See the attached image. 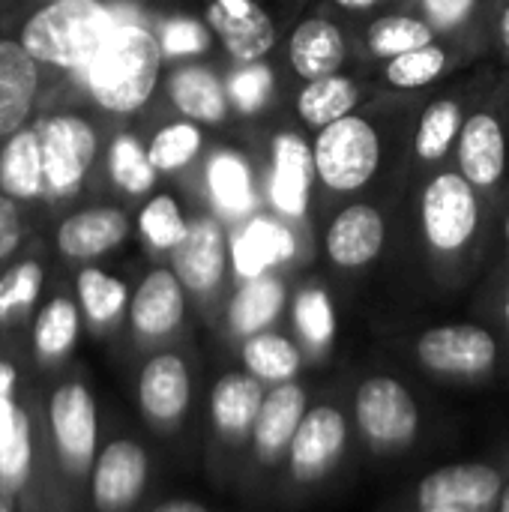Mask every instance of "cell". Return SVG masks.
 <instances>
[{"instance_id": "obj_42", "label": "cell", "mask_w": 509, "mask_h": 512, "mask_svg": "<svg viewBox=\"0 0 509 512\" xmlns=\"http://www.w3.org/2000/svg\"><path fill=\"white\" fill-rule=\"evenodd\" d=\"M39 207L21 204L18 198L0 192V267H9L24 255L33 231V216Z\"/></svg>"}, {"instance_id": "obj_48", "label": "cell", "mask_w": 509, "mask_h": 512, "mask_svg": "<svg viewBox=\"0 0 509 512\" xmlns=\"http://www.w3.org/2000/svg\"><path fill=\"white\" fill-rule=\"evenodd\" d=\"M30 6H27V0H0V21H6V18H15V12H27Z\"/></svg>"}, {"instance_id": "obj_36", "label": "cell", "mask_w": 509, "mask_h": 512, "mask_svg": "<svg viewBox=\"0 0 509 512\" xmlns=\"http://www.w3.org/2000/svg\"><path fill=\"white\" fill-rule=\"evenodd\" d=\"M81 333V306L63 294L51 297L33 321V348L42 360H63Z\"/></svg>"}, {"instance_id": "obj_20", "label": "cell", "mask_w": 509, "mask_h": 512, "mask_svg": "<svg viewBox=\"0 0 509 512\" xmlns=\"http://www.w3.org/2000/svg\"><path fill=\"white\" fill-rule=\"evenodd\" d=\"M387 243V222L372 204H351L339 210L324 234V252L339 270L369 267Z\"/></svg>"}, {"instance_id": "obj_24", "label": "cell", "mask_w": 509, "mask_h": 512, "mask_svg": "<svg viewBox=\"0 0 509 512\" xmlns=\"http://www.w3.org/2000/svg\"><path fill=\"white\" fill-rule=\"evenodd\" d=\"M0 192L18 198L21 204L45 207V159L36 120L6 141H0Z\"/></svg>"}, {"instance_id": "obj_38", "label": "cell", "mask_w": 509, "mask_h": 512, "mask_svg": "<svg viewBox=\"0 0 509 512\" xmlns=\"http://www.w3.org/2000/svg\"><path fill=\"white\" fill-rule=\"evenodd\" d=\"M45 285V267L36 255L24 252L9 267L0 270V324H9L15 315L30 312L39 303Z\"/></svg>"}, {"instance_id": "obj_47", "label": "cell", "mask_w": 509, "mask_h": 512, "mask_svg": "<svg viewBox=\"0 0 509 512\" xmlns=\"http://www.w3.org/2000/svg\"><path fill=\"white\" fill-rule=\"evenodd\" d=\"M153 512H210L204 504H198V501H165V504H159Z\"/></svg>"}, {"instance_id": "obj_18", "label": "cell", "mask_w": 509, "mask_h": 512, "mask_svg": "<svg viewBox=\"0 0 509 512\" xmlns=\"http://www.w3.org/2000/svg\"><path fill=\"white\" fill-rule=\"evenodd\" d=\"M141 414L156 426H174L192 405V372L174 351L153 354L138 375Z\"/></svg>"}, {"instance_id": "obj_9", "label": "cell", "mask_w": 509, "mask_h": 512, "mask_svg": "<svg viewBox=\"0 0 509 512\" xmlns=\"http://www.w3.org/2000/svg\"><path fill=\"white\" fill-rule=\"evenodd\" d=\"M48 78L15 33L0 30V141L30 126L45 108Z\"/></svg>"}, {"instance_id": "obj_23", "label": "cell", "mask_w": 509, "mask_h": 512, "mask_svg": "<svg viewBox=\"0 0 509 512\" xmlns=\"http://www.w3.org/2000/svg\"><path fill=\"white\" fill-rule=\"evenodd\" d=\"M165 93L183 120H192L198 126H219L228 120V108H231L228 84L210 66L201 63L177 66L165 81Z\"/></svg>"}, {"instance_id": "obj_25", "label": "cell", "mask_w": 509, "mask_h": 512, "mask_svg": "<svg viewBox=\"0 0 509 512\" xmlns=\"http://www.w3.org/2000/svg\"><path fill=\"white\" fill-rule=\"evenodd\" d=\"M288 60L303 81L333 75L348 60V39L330 18H306L288 39Z\"/></svg>"}, {"instance_id": "obj_3", "label": "cell", "mask_w": 509, "mask_h": 512, "mask_svg": "<svg viewBox=\"0 0 509 512\" xmlns=\"http://www.w3.org/2000/svg\"><path fill=\"white\" fill-rule=\"evenodd\" d=\"M45 159V207L57 210L84 195L90 177L105 156L99 126L90 114L57 105L36 117Z\"/></svg>"}, {"instance_id": "obj_15", "label": "cell", "mask_w": 509, "mask_h": 512, "mask_svg": "<svg viewBox=\"0 0 509 512\" xmlns=\"http://www.w3.org/2000/svg\"><path fill=\"white\" fill-rule=\"evenodd\" d=\"M318 177L315 150L300 132H279L270 150V204L285 219H303L309 213L312 180Z\"/></svg>"}, {"instance_id": "obj_16", "label": "cell", "mask_w": 509, "mask_h": 512, "mask_svg": "<svg viewBox=\"0 0 509 512\" xmlns=\"http://www.w3.org/2000/svg\"><path fill=\"white\" fill-rule=\"evenodd\" d=\"M150 477V459L141 444L135 441H111L93 462V504L99 512H123L129 510Z\"/></svg>"}, {"instance_id": "obj_17", "label": "cell", "mask_w": 509, "mask_h": 512, "mask_svg": "<svg viewBox=\"0 0 509 512\" xmlns=\"http://www.w3.org/2000/svg\"><path fill=\"white\" fill-rule=\"evenodd\" d=\"M186 288L171 267H153L129 300V327L135 336L156 342L171 336L186 318Z\"/></svg>"}, {"instance_id": "obj_33", "label": "cell", "mask_w": 509, "mask_h": 512, "mask_svg": "<svg viewBox=\"0 0 509 512\" xmlns=\"http://www.w3.org/2000/svg\"><path fill=\"white\" fill-rule=\"evenodd\" d=\"M75 300L81 306V315L93 327H108L123 312H129L132 294L123 279L105 273L102 267L84 264L75 276Z\"/></svg>"}, {"instance_id": "obj_52", "label": "cell", "mask_w": 509, "mask_h": 512, "mask_svg": "<svg viewBox=\"0 0 509 512\" xmlns=\"http://www.w3.org/2000/svg\"><path fill=\"white\" fill-rule=\"evenodd\" d=\"M414 512H459V510H450V507H417Z\"/></svg>"}, {"instance_id": "obj_51", "label": "cell", "mask_w": 509, "mask_h": 512, "mask_svg": "<svg viewBox=\"0 0 509 512\" xmlns=\"http://www.w3.org/2000/svg\"><path fill=\"white\" fill-rule=\"evenodd\" d=\"M495 512H509V483L504 486V495H501V501H498V510Z\"/></svg>"}, {"instance_id": "obj_21", "label": "cell", "mask_w": 509, "mask_h": 512, "mask_svg": "<svg viewBox=\"0 0 509 512\" xmlns=\"http://www.w3.org/2000/svg\"><path fill=\"white\" fill-rule=\"evenodd\" d=\"M309 411V390L297 381H285L267 390L264 405L258 411L249 447L252 456L258 459V465L270 468L279 462V456L288 453L291 438L297 432V426L303 423Z\"/></svg>"}, {"instance_id": "obj_14", "label": "cell", "mask_w": 509, "mask_h": 512, "mask_svg": "<svg viewBox=\"0 0 509 512\" xmlns=\"http://www.w3.org/2000/svg\"><path fill=\"white\" fill-rule=\"evenodd\" d=\"M51 438L57 456L66 462L69 471L81 474L96 462V438H99V417L90 390L78 381L63 384L51 396L48 408Z\"/></svg>"}, {"instance_id": "obj_10", "label": "cell", "mask_w": 509, "mask_h": 512, "mask_svg": "<svg viewBox=\"0 0 509 512\" xmlns=\"http://www.w3.org/2000/svg\"><path fill=\"white\" fill-rule=\"evenodd\" d=\"M132 234V219L117 204H87L54 222V249L63 261L90 264L120 249Z\"/></svg>"}, {"instance_id": "obj_50", "label": "cell", "mask_w": 509, "mask_h": 512, "mask_svg": "<svg viewBox=\"0 0 509 512\" xmlns=\"http://www.w3.org/2000/svg\"><path fill=\"white\" fill-rule=\"evenodd\" d=\"M9 390H12V369L9 366H0V399L9 396Z\"/></svg>"}, {"instance_id": "obj_34", "label": "cell", "mask_w": 509, "mask_h": 512, "mask_svg": "<svg viewBox=\"0 0 509 512\" xmlns=\"http://www.w3.org/2000/svg\"><path fill=\"white\" fill-rule=\"evenodd\" d=\"M438 30L423 18L411 12H390L369 24L366 30V51L378 60H393L399 54H408L414 48L438 42Z\"/></svg>"}, {"instance_id": "obj_12", "label": "cell", "mask_w": 509, "mask_h": 512, "mask_svg": "<svg viewBox=\"0 0 509 512\" xmlns=\"http://www.w3.org/2000/svg\"><path fill=\"white\" fill-rule=\"evenodd\" d=\"M231 264V243L216 216L189 219L186 237L171 252V270L195 297H210L222 288Z\"/></svg>"}, {"instance_id": "obj_13", "label": "cell", "mask_w": 509, "mask_h": 512, "mask_svg": "<svg viewBox=\"0 0 509 512\" xmlns=\"http://www.w3.org/2000/svg\"><path fill=\"white\" fill-rule=\"evenodd\" d=\"M456 162L477 192L501 189L509 171V135L495 108H477L468 114L456 144Z\"/></svg>"}, {"instance_id": "obj_30", "label": "cell", "mask_w": 509, "mask_h": 512, "mask_svg": "<svg viewBox=\"0 0 509 512\" xmlns=\"http://www.w3.org/2000/svg\"><path fill=\"white\" fill-rule=\"evenodd\" d=\"M240 360H243V372L255 375L258 381H264L270 387L297 381V375L303 369L300 345L276 330L246 336L243 348H240Z\"/></svg>"}, {"instance_id": "obj_41", "label": "cell", "mask_w": 509, "mask_h": 512, "mask_svg": "<svg viewBox=\"0 0 509 512\" xmlns=\"http://www.w3.org/2000/svg\"><path fill=\"white\" fill-rule=\"evenodd\" d=\"M294 324H297L300 336L315 348H324V345L333 342V336H336V312H333V303H330L324 288L306 285L294 297Z\"/></svg>"}, {"instance_id": "obj_40", "label": "cell", "mask_w": 509, "mask_h": 512, "mask_svg": "<svg viewBox=\"0 0 509 512\" xmlns=\"http://www.w3.org/2000/svg\"><path fill=\"white\" fill-rule=\"evenodd\" d=\"M138 231H141L147 246H153L156 252H168L171 255L174 246L186 237L189 219L183 216V210H180L174 195L156 192L138 210Z\"/></svg>"}, {"instance_id": "obj_32", "label": "cell", "mask_w": 509, "mask_h": 512, "mask_svg": "<svg viewBox=\"0 0 509 512\" xmlns=\"http://www.w3.org/2000/svg\"><path fill=\"white\" fill-rule=\"evenodd\" d=\"M210 198L225 216H246L255 207V180L249 162L234 150H216L207 165Z\"/></svg>"}, {"instance_id": "obj_26", "label": "cell", "mask_w": 509, "mask_h": 512, "mask_svg": "<svg viewBox=\"0 0 509 512\" xmlns=\"http://www.w3.org/2000/svg\"><path fill=\"white\" fill-rule=\"evenodd\" d=\"M294 255L291 231L267 216H252L231 243V264L240 279H255L270 273V267Z\"/></svg>"}, {"instance_id": "obj_6", "label": "cell", "mask_w": 509, "mask_h": 512, "mask_svg": "<svg viewBox=\"0 0 509 512\" xmlns=\"http://www.w3.org/2000/svg\"><path fill=\"white\" fill-rule=\"evenodd\" d=\"M480 192L462 171L435 174L420 195V225L432 255H462L480 231Z\"/></svg>"}, {"instance_id": "obj_5", "label": "cell", "mask_w": 509, "mask_h": 512, "mask_svg": "<svg viewBox=\"0 0 509 512\" xmlns=\"http://www.w3.org/2000/svg\"><path fill=\"white\" fill-rule=\"evenodd\" d=\"M315 168L318 180L339 195L369 186L381 168L384 144L372 120L363 114H348L315 135Z\"/></svg>"}, {"instance_id": "obj_31", "label": "cell", "mask_w": 509, "mask_h": 512, "mask_svg": "<svg viewBox=\"0 0 509 512\" xmlns=\"http://www.w3.org/2000/svg\"><path fill=\"white\" fill-rule=\"evenodd\" d=\"M468 114H465V102L459 96H441L432 99L420 120H417V132H414V153L420 162H438L444 159L462 135Z\"/></svg>"}, {"instance_id": "obj_46", "label": "cell", "mask_w": 509, "mask_h": 512, "mask_svg": "<svg viewBox=\"0 0 509 512\" xmlns=\"http://www.w3.org/2000/svg\"><path fill=\"white\" fill-rule=\"evenodd\" d=\"M495 36H498L501 48L509 54V0L495 3Z\"/></svg>"}, {"instance_id": "obj_49", "label": "cell", "mask_w": 509, "mask_h": 512, "mask_svg": "<svg viewBox=\"0 0 509 512\" xmlns=\"http://www.w3.org/2000/svg\"><path fill=\"white\" fill-rule=\"evenodd\" d=\"M336 6H342V9H348V12H363V9H372V6H378L381 0H333Z\"/></svg>"}, {"instance_id": "obj_39", "label": "cell", "mask_w": 509, "mask_h": 512, "mask_svg": "<svg viewBox=\"0 0 509 512\" xmlns=\"http://www.w3.org/2000/svg\"><path fill=\"white\" fill-rule=\"evenodd\" d=\"M201 144H204V132H201L198 123H192V120H174V123L159 126L150 135L147 156H150L153 168L162 177V174L183 171L201 153Z\"/></svg>"}, {"instance_id": "obj_44", "label": "cell", "mask_w": 509, "mask_h": 512, "mask_svg": "<svg viewBox=\"0 0 509 512\" xmlns=\"http://www.w3.org/2000/svg\"><path fill=\"white\" fill-rule=\"evenodd\" d=\"M423 18L438 30V36H462L474 27L483 0H420Z\"/></svg>"}, {"instance_id": "obj_7", "label": "cell", "mask_w": 509, "mask_h": 512, "mask_svg": "<svg viewBox=\"0 0 509 512\" xmlns=\"http://www.w3.org/2000/svg\"><path fill=\"white\" fill-rule=\"evenodd\" d=\"M414 354L423 369L441 378H483L498 366L501 345L480 324H438L420 333Z\"/></svg>"}, {"instance_id": "obj_28", "label": "cell", "mask_w": 509, "mask_h": 512, "mask_svg": "<svg viewBox=\"0 0 509 512\" xmlns=\"http://www.w3.org/2000/svg\"><path fill=\"white\" fill-rule=\"evenodd\" d=\"M102 159H105V174L114 189H120L129 198H150V192L159 180V171L153 168V162L147 156V144L135 132L120 129L108 141Z\"/></svg>"}, {"instance_id": "obj_1", "label": "cell", "mask_w": 509, "mask_h": 512, "mask_svg": "<svg viewBox=\"0 0 509 512\" xmlns=\"http://www.w3.org/2000/svg\"><path fill=\"white\" fill-rule=\"evenodd\" d=\"M120 18L123 15L108 0H42L18 18L15 36L39 60L48 78L45 108L60 87L75 84Z\"/></svg>"}, {"instance_id": "obj_43", "label": "cell", "mask_w": 509, "mask_h": 512, "mask_svg": "<svg viewBox=\"0 0 509 512\" xmlns=\"http://www.w3.org/2000/svg\"><path fill=\"white\" fill-rule=\"evenodd\" d=\"M273 93V69L261 60L243 63L231 78H228V99L234 108L243 114H255L264 108V102Z\"/></svg>"}, {"instance_id": "obj_2", "label": "cell", "mask_w": 509, "mask_h": 512, "mask_svg": "<svg viewBox=\"0 0 509 512\" xmlns=\"http://www.w3.org/2000/svg\"><path fill=\"white\" fill-rule=\"evenodd\" d=\"M162 63L165 51L159 33L123 15L90 66L75 78L72 90L108 117H129L153 99Z\"/></svg>"}, {"instance_id": "obj_35", "label": "cell", "mask_w": 509, "mask_h": 512, "mask_svg": "<svg viewBox=\"0 0 509 512\" xmlns=\"http://www.w3.org/2000/svg\"><path fill=\"white\" fill-rule=\"evenodd\" d=\"M33 465V441L30 420L21 405L9 396L0 399V483L6 489L24 486Z\"/></svg>"}, {"instance_id": "obj_4", "label": "cell", "mask_w": 509, "mask_h": 512, "mask_svg": "<svg viewBox=\"0 0 509 512\" xmlns=\"http://www.w3.org/2000/svg\"><path fill=\"white\" fill-rule=\"evenodd\" d=\"M420 405L393 375H369L354 390V426L369 450L387 456L408 450L420 435Z\"/></svg>"}, {"instance_id": "obj_11", "label": "cell", "mask_w": 509, "mask_h": 512, "mask_svg": "<svg viewBox=\"0 0 509 512\" xmlns=\"http://www.w3.org/2000/svg\"><path fill=\"white\" fill-rule=\"evenodd\" d=\"M504 474L489 462H456L435 468L417 483V507H450L459 512H495L504 495Z\"/></svg>"}, {"instance_id": "obj_54", "label": "cell", "mask_w": 509, "mask_h": 512, "mask_svg": "<svg viewBox=\"0 0 509 512\" xmlns=\"http://www.w3.org/2000/svg\"><path fill=\"white\" fill-rule=\"evenodd\" d=\"M0 512H12V504H9V498L0 492Z\"/></svg>"}, {"instance_id": "obj_53", "label": "cell", "mask_w": 509, "mask_h": 512, "mask_svg": "<svg viewBox=\"0 0 509 512\" xmlns=\"http://www.w3.org/2000/svg\"><path fill=\"white\" fill-rule=\"evenodd\" d=\"M501 312H504V321L509 324V285H507V294H504V303H501Z\"/></svg>"}, {"instance_id": "obj_8", "label": "cell", "mask_w": 509, "mask_h": 512, "mask_svg": "<svg viewBox=\"0 0 509 512\" xmlns=\"http://www.w3.org/2000/svg\"><path fill=\"white\" fill-rule=\"evenodd\" d=\"M348 450V417L333 402H318L306 411L285 453L288 474L297 486H315L330 477Z\"/></svg>"}, {"instance_id": "obj_55", "label": "cell", "mask_w": 509, "mask_h": 512, "mask_svg": "<svg viewBox=\"0 0 509 512\" xmlns=\"http://www.w3.org/2000/svg\"><path fill=\"white\" fill-rule=\"evenodd\" d=\"M36 3H42V0H33V3H30V6H36ZM21 18H24V15H21Z\"/></svg>"}, {"instance_id": "obj_37", "label": "cell", "mask_w": 509, "mask_h": 512, "mask_svg": "<svg viewBox=\"0 0 509 512\" xmlns=\"http://www.w3.org/2000/svg\"><path fill=\"white\" fill-rule=\"evenodd\" d=\"M453 51L447 42H432V45H423V48H414L408 54H399L393 60H384V69H381V81L390 87V90H420V87H429L435 84L438 78L447 75V69L453 66Z\"/></svg>"}, {"instance_id": "obj_22", "label": "cell", "mask_w": 509, "mask_h": 512, "mask_svg": "<svg viewBox=\"0 0 509 512\" xmlns=\"http://www.w3.org/2000/svg\"><path fill=\"white\" fill-rule=\"evenodd\" d=\"M264 396H267V384L258 381L255 375H249V372L222 375L213 384L210 402H207L213 432L231 447L246 444L252 438L258 411L264 405Z\"/></svg>"}, {"instance_id": "obj_45", "label": "cell", "mask_w": 509, "mask_h": 512, "mask_svg": "<svg viewBox=\"0 0 509 512\" xmlns=\"http://www.w3.org/2000/svg\"><path fill=\"white\" fill-rule=\"evenodd\" d=\"M159 42L165 57H186V54H201L210 45V33L204 24L192 18H174L162 27Z\"/></svg>"}, {"instance_id": "obj_19", "label": "cell", "mask_w": 509, "mask_h": 512, "mask_svg": "<svg viewBox=\"0 0 509 512\" xmlns=\"http://www.w3.org/2000/svg\"><path fill=\"white\" fill-rule=\"evenodd\" d=\"M207 27L240 63H255L276 45V24L258 0H210Z\"/></svg>"}, {"instance_id": "obj_29", "label": "cell", "mask_w": 509, "mask_h": 512, "mask_svg": "<svg viewBox=\"0 0 509 512\" xmlns=\"http://www.w3.org/2000/svg\"><path fill=\"white\" fill-rule=\"evenodd\" d=\"M363 99L360 84L348 75H324L315 81H306L297 93V114L309 129H324L348 114H354L357 102Z\"/></svg>"}, {"instance_id": "obj_27", "label": "cell", "mask_w": 509, "mask_h": 512, "mask_svg": "<svg viewBox=\"0 0 509 512\" xmlns=\"http://www.w3.org/2000/svg\"><path fill=\"white\" fill-rule=\"evenodd\" d=\"M288 300L285 282L273 273L243 279L237 294L228 303V327L234 336H255L276 324Z\"/></svg>"}]
</instances>
